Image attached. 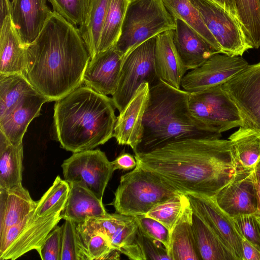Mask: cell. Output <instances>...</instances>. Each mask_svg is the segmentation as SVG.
I'll return each mask as SVG.
<instances>
[{"label":"cell","mask_w":260,"mask_h":260,"mask_svg":"<svg viewBox=\"0 0 260 260\" xmlns=\"http://www.w3.org/2000/svg\"><path fill=\"white\" fill-rule=\"evenodd\" d=\"M191 225L200 260H237L231 250L193 212Z\"/></svg>","instance_id":"d4e9b609"},{"label":"cell","mask_w":260,"mask_h":260,"mask_svg":"<svg viewBox=\"0 0 260 260\" xmlns=\"http://www.w3.org/2000/svg\"><path fill=\"white\" fill-rule=\"evenodd\" d=\"M137 164L182 193L213 198L236 173L228 140L188 138L147 152H136Z\"/></svg>","instance_id":"6da1fadb"},{"label":"cell","mask_w":260,"mask_h":260,"mask_svg":"<svg viewBox=\"0 0 260 260\" xmlns=\"http://www.w3.org/2000/svg\"><path fill=\"white\" fill-rule=\"evenodd\" d=\"M36 202L22 185L0 188V237L34 211Z\"/></svg>","instance_id":"603a6c76"},{"label":"cell","mask_w":260,"mask_h":260,"mask_svg":"<svg viewBox=\"0 0 260 260\" xmlns=\"http://www.w3.org/2000/svg\"><path fill=\"white\" fill-rule=\"evenodd\" d=\"M61 167L67 182L87 189L102 201L114 171L111 161L100 149L73 153L64 160Z\"/></svg>","instance_id":"30bf717a"},{"label":"cell","mask_w":260,"mask_h":260,"mask_svg":"<svg viewBox=\"0 0 260 260\" xmlns=\"http://www.w3.org/2000/svg\"><path fill=\"white\" fill-rule=\"evenodd\" d=\"M155 39L156 36L146 41L124 57L117 87L111 98L119 112L142 83L147 82L150 87L160 80L155 66Z\"/></svg>","instance_id":"ba28073f"},{"label":"cell","mask_w":260,"mask_h":260,"mask_svg":"<svg viewBox=\"0 0 260 260\" xmlns=\"http://www.w3.org/2000/svg\"><path fill=\"white\" fill-rule=\"evenodd\" d=\"M178 193L137 164L121 176L112 205L118 213L145 215Z\"/></svg>","instance_id":"8992f818"},{"label":"cell","mask_w":260,"mask_h":260,"mask_svg":"<svg viewBox=\"0 0 260 260\" xmlns=\"http://www.w3.org/2000/svg\"><path fill=\"white\" fill-rule=\"evenodd\" d=\"M175 28V19L162 0H129L115 47L124 58L143 42Z\"/></svg>","instance_id":"5b68a950"},{"label":"cell","mask_w":260,"mask_h":260,"mask_svg":"<svg viewBox=\"0 0 260 260\" xmlns=\"http://www.w3.org/2000/svg\"><path fill=\"white\" fill-rule=\"evenodd\" d=\"M258 3H259V11H260V0H258Z\"/></svg>","instance_id":"f907efd6"},{"label":"cell","mask_w":260,"mask_h":260,"mask_svg":"<svg viewBox=\"0 0 260 260\" xmlns=\"http://www.w3.org/2000/svg\"><path fill=\"white\" fill-rule=\"evenodd\" d=\"M52 12L47 5V0L12 1L11 18L24 46L37 39Z\"/></svg>","instance_id":"ac0fdd59"},{"label":"cell","mask_w":260,"mask_h":260,"mask_svg":"<svg viewBox=\"0 0 260 260\" xmlns=\"http://www.w3.org/2000/svg\"><path fill=\"white\" fill-rule=\"evenodd\" d=\"M162 1L174 18L179 19L185 22L220 53H222L217 42L207 27L199 11L189 0Z\"/></svg>","instance_id":"1f68e13d"},{"label":"cell","mask_w":260,"mask_h":260,"mask_svg":"<svg viewBox=\"0 0 260 260\" xmlns=\"http://www.w3.org/2000/svg\"><path fill=\"white\" fill-rule=\"evenodd\" d=\"M11 7V2L9 0H0V21L10 14Z\"/></svg>","instance_id":"7dc6e473"},{"label":"cell","mask_w":260,"mask_h":260,"mask_svg":"<svg viewBox=\"0 0 260 260\" xmlns=\"http://www.w3.org/2000/svg\"><path fill=\"white\" fill-rule=\"evenodd\" d=\"M111 1L90 0L85 20L78 27L90 59L97 54L102 27Z\"/></svg>","instance_id":"f546056e"},{"label":"cell","mask_w":260,"mask_h":260,"mask_svg":"<svg viewBox=\"0 0 260 260\" xmlns=\"http://www.w3.org/2000/svg\"><path fill=\"white\" fill-rule=\"evenodd\" d=\"M232 218L235 227L241 237L260 250V220L254 214Z\"/></svg>","instance_id":"ab89813d"},{"label":"cell","mask_w":260,"mask_h":260,"mask_svg":"<svg viewBox=\"0 0 260 260\" xmlns=\"http://www.w3.org/2000/svg\"><path fill=\"white\" fill-rule=\"evenodd\" d=\"M36 90L24 75H0V120L26 95Z\"/></svg>","instance_id":"4dcf8cb0"},{"label":"cell","mask_w":260,"mask_h":260,"mask_svg":"<svg viewBox=\"0 0 260 260\" xmlns=\"http://www.w3.org/2000/svg\"><path fill=\"white\" fill-rule=\"evenodd\" d=\"M144 248L147 259H169L168 250L159 241L143 235Z\"/></svg>","instance_id":"7bdbcfd3"},{"label":"cell","mask_w":260,"mask_h":260,"mask_svg":"<svg viewBox=\"0 0 260 260\" xmlns=\"http://www.w3.org/2000/svg\"><path fill=\"white\" fill-rule=\"evenodd\" d=\"M56 12L69 22L80 26L86 17L90 0H48Z\"/></svg>","instance_id":"74e56055"},{"label":"cell","mask_w":260,"mask_h":260,"mask_svg":"<svg viewBox=\"0 0 260 260\" xmlns=\"http://www.w3.org/2000/svg\"><path fill=\"white\" fill-rule=\"evenodd\" d=\"M26 46L21 43L10 14L0 21V75L24 74Z\"/></svg>","instance_id":"7402d4cb"},{"label":"cell","mask_w":260,"mask_h":260,"mask_svg":"<svg viewBox=\"0 0 260 260\" xmlns=\"http://www.w3.org/2000/svg\"><path fill=\"white\" fill-rule=\"evenodd\" d=\"M109 241L113 248L129 259L147 260L144 248L143 234L136 217L130 216Z\"/></svg>","instance_id":"83f0119b"},{"label":"cell","mask_w":260,"mask_h":260,"mask_svg":"<svg viewBox=\"0 0 260 260\" xmlns=\"http://www.w3.org/2000/svg\"><path fill=\"white\" fill-rule=\"evenodd\" d=\"M114 170H130L137 165L135 156L128 153H122L111 161Z\"/></svg>","instance_id":"ee69618b"},{"label":"cell","mask_w":260,"mask_h":260,"mask_svg":"<svg viewBox=\"0 0 260 260\" xmlns=\"http://www.w3.org/2000/svg\"><path fill=\"white\" fill-rule=\"evenodd\" d=\"M228 139L233 147L236 171L253 169L260 159V133L240 126Z\"/></svg>","instance_id":"484cf974"},{"label":"cell","mask_w":260,"mask_h":260,"mask_svg":"<svg viewBox=\"0 0 260 260\" xmlns=\"http://www.w3.org/2000/svg\"><path fill=\"white\" fill-rule=\"evenodd\" d=\"M253 172L258 192L260 193V159L255 166Z\"/></svg>","instance_id":"c3c4849f"},{"label":"cell","mask_w":260,"mask_h":260,"mask_svg":"<svg viewBox=\"0 0 260 260\" xmlns=\"http://www.w3.org/2000/svg\"><path fill=\"white\" fill-rule=\"evenodd\" d=\"M188 103L192 118L211 131L221 133L244 126L238 107L222 85L189 93Z\"/></svg>","instance_id":"52a82bcc"},{"label":"cell","mask_w":260,"mask_h":260,"mask_svg":"<svg viewBox=\"0 0 260 260\" xmlns=\"http://www.w3.org/2000/svg\"><path fill=\"white\" fill-rule=\"evenodd\" d=\"M224 9L232 16L238 19L235 6L232 0H210Z\"/></svg>","instance_id":"bcb514c9"},{"label":"cell","mask_w":260,"mask_h":260,"mask_svg":"<svg viewBox=\"0 0 260 260\" xmlns=\"http://www.w3.org/2000/svg\"><path fill=\"white\" fill-rule=\"evenodd\" d=\"M222 87L238 107L244 126L260 133V61L249 65Z\"/></svg>","instance_id":"4fadbf2b"},{"label":"cell","mask_w":260,"mask_h":260,"mask_svg":"<svg viewBox=\"0 0 260 260\" xmlns=\"http://www.w3.org/2000/svg\"><path fill=\"white\" fill-rule=\"evenodd\" d=\"M135 217L138 220L143 234L160 241L168 251L171 241V233L169 230L154 218L145 215Z\"/></svg>","instance_id":"60d3db41"},{"label":"cell","mask_w":260,"mask_h":260,"mask_svg":"<svg viewBox=\"0 0 260 260\" xmlns=\"http://www.w3.org/2000/svg\"><path fill=\"white\" fill-rule=\"evenodd\" d=\"M253 169L236 172L233 179L212 198L232 218L255 214L258 206V192Z\"/></svg>","instance_id":"5bb4252c"},{"label":"cell","mask_w":260,"mask_h":260,"mask_svg":"<svg viewBox=\"0 0 260 260\" xmlns=\"http://www.w3.org/2000/svg\"><path fill=\"white\" fill-rule=\"evenodd\" d=\"M189 1L199 11L222 53L242 56L245 51L252 49L236 18L210 0Z\"/></svg>","instance_id":"8fae6325"},{"label":"cell","mask_w":260,"mask_h":260,"mask_svg":"<svg viewBox=\"0 0 260 260\" xmlns=\"http://www.w3.org/2000/svg\"><path fill=\"white\" fill-rule=\"evenodd\" d=\"M61 228L56 225L48 235L38 251L42 260H61Z\"/></svg>","instance_id":"b9f144b4"},{"label":"cell","mask_w":260,"mask_h":260,"mask_svg":"<svg viewBox=\"0 0 260 260\" xmlns=\"http://www.w3.org/2000/svg\"><path fill=\"white\" fill-rule=\"evenodd\" d=\"M150 94L147 82L142 83L119 112L114 128L113 137L120 145L129 146L136 152L143 133V121Z\"/></svg>","instance_id":"2e32d148"},{"label":"cell","mask_w":260,"mask_h":260,"mask_svg":"<svg viewBox=\"0 0 260 260\" xmlns=\"http://www.w3.org/2000/svg\"><path fill=\"white\" fill-rule=\"evenodd\" d=\"M129 0H112L102 27L97 54L114 47L121 34Z\"/></svg>","instance_id":"d6a6232c"},{"label":"cell","mask_w":260,"mask_h":260,"mask_svg":"<svg viewBox=\"0 0 260 260\" xmlns=\"http://www.w3.org/2000/svg\"><path fill=\"white\" fill-rule=\"evenodd\" d=\"M34 211L0 237L1 260H14L32 250L38 251L62 219V211L40 217L34 216Z\"/></svg>","instance_id":"9c48e42d"},{"label":"cell","mask_w":260,"mask_h":260,"mask_svg":"<svg viewBox=\"0 0 260 260\" xmlns=\"http://www.w3.org/2000/svg\"><path fill=\"white\" fill-rule=\"evenodd\" d=\"M249 65L242 56L216 53L199 67L187 72L181 87L183 90L193 93L222 85Z\"/></svg>","instance_id":"7c38bea8"},{"label":"cell","mask_w":260,"mask_h":260,"mask_svg":"<svg viewBox=\"0 0 260 260\" xmlns=\"http://www.w3.org/2000/svg\"><path fill=\"white\" fill-rule=\"evenodd\" d=\"M189 94L161 80L150 87L142 139L135 153L149 152L185 139L220 138L221 133L209 130L192 118L188 108Z\"/></svg>","instance_id":"277c9868"},{"label":"cell","mask_w":260,"mask_h":260,"mask_svg":"<svg viewBox=\"0 0 260 260\" xmlns=\"http://www.w3.org/2000/svg\"><path fill=\"white\" fill-rule=\"evenodd\" d=\"M23 158L22 143L13 144L0 131V188L22 185Z\"/></svg>","instance_id":"4316f807"},{"label":"cell","mask_w":260,"mask_h":260,"mask_svg":"<svg viewBox=\"0 0 260 260\" xmlns=\"http://www.w3.org/2000/svg\"><path fill=\"white\" fill-rule=\"evenodd\" d=\"M48 100L37 90L25 95L11 112L0 120V131L14 145L22 143L30 122L40 114Z\"/></svg>","instance_id":"d6986e66"},{"label":"cell","mask_w":260,"mask_h":260,"mask_svg":"<svg viewBox=\"0 0 260 260\" xmlns=\"http://www.w3.org/2000/svg\"><path fill=\"white\" fill-rule=\"evenodd\" d=\"M258 198H259V201H258V208H257V210L256 213L254 214L260 220V193H258Z\"/></svg>","instance_id":"681fc988"},{"label":"cell","mask_w":260,"mask_h":260,"mask_svg":"<svg viewBox=\"0 0 260 260\" xmlns=\"http://www.w3.org/2000/svg\"><path fill=\"white\" fill-rule=\"evenodd\" d=\"M70 190L63 209L62 219L77 223L108 215L102 200L87 189L76 184L69 183Z\"/></svg>","instance_id":"cb8c5ba5"},{"label":"cell","mask_w":260,"mask_h":260,"mask_svg":"<svg viewBox=\"0 0 260 260\" xmlns=\"http://www.w3.org/2000/svg\"><path fill=\"white\" fill-rule=\"evenodd\" d=\"M238 19L252 48L260 47V11L258 0H232Z\"/></svg>","instance_id":"e575fe53"},{"label":"cell","mask_w":260,"mask_h":260,"mask_svg":"<svg viewBox=\"0 0 260 260\" xmlns=\"http://www.w3.org/2000/svg\"><path fill=\"white\" fill-rule=\"evenodd\" d=\"M78 234L86 251L88 260L104 259L109 253L115 249L112 247L108 239L103 234L93 233L83 234L78 232Z\"/></svg>","instance_id":"f35d334b"},{"label":"cell","mask_w":260,"mask_h":260,"mask_svg":"<svg viewBox=\"0 0 260 260\" xmlns=\"http://www.w3.org/2000/svg\"><path fill=\"white\" fill-rule=\"evenodd\" d=\"M64 220L61 226V260H88L78 234L77 223L70 219Z\"/></svg>","instance_id":"8d00e7d4"},{"label":"cell","mask_w":260,"mask_h":260,"mask_svg":"<svg viewBox=\"0 0 260 260\" xmlns=\"http://www.w3.org/2000/svg\"><path fill=\"white\" fill-rule=\"evenodd\" d=\"M193 213L201 218L223 243L234 253L237 260H243V238L236 230L233 218L206 196L186 193Z\"/></svg>","instance_id":"9a60e30c"},{"label":"cell","mask_w":260,"mask_h":260,"mask_svg":"<svg viewBox=\"0 0 260 260\" xmlns=\"http://www.w3.org/2000/svg\"><path fill=\"white\" fill-rule=\"evenodd\" d=\"M193 211L186 194L178 193L153 208L145 216L164 224L171 233L174 228L185 221H191Z\"/></svg>","instance_id":"f1b7e54d"},{"label":"cell","mask_w":260,"mask_h":260,"mask_svg":"<svg viewBox=\"0 0 260 260\" xmlns=\"http://www.w3.org/2000/svg\"><path fill=\"white\" fill-rule=\"evenodd\" d=\"M191 223V220L182 222L171 232L168 251L171 260H200Z\"/></svg>","instance_id":"836d02e7"},{"label":"cell","mask_w":260,"mask_h":260,"mask_svg":"<svg viewBox=\"0 0 260 260\" xmlns=\"http://www.w3.org/2000/svg\"><path fill=\"white\" fill-rule=\"evenodd\" d=\"M243 260H260V250L245 239L242 240Z\"/></svg>","instance_id":"f6af8a7d"},{"label":"cell","mask_w":260,"mask_h":260,"mask_svg":"<svg viewBox=\"0 0 260 260\" xmlns=\"http://www.w3.org/2000/svg\"><path fill=\"white\" fill-rule=\"evenodd\" d=\"M174 19V43L187 71L199 67L213 55L220 53L185 22Z\"/></svg>","instance_id":"44dd1931"},{"label":"cell","mask_w":260,"mask_h":260,"mask_svg":"<svg viewBox=\"0 0 260 260\" xmlns=\"http://www.w3.org/2000/svg\"><path fill=\"white\" fill-rule=\"evenodd\" d=\"M174 30H168L156 36L155 66L161 81L174 88L181 89L182 79L187 70L175 46Z\"/></svg>","instance_id":"ffe728a7"},{"label":"cell","mask_w":260,"mask_h":260,"mask_svg":"<svg viewBox=\"0 0 260 260\" xmlns=\"http://www.w3.org/2000/svg\"><path fill=\"white\" fill-rule=\"evenodd\" d=\"M124 60L115 46L96 54L85 70L83 83L103 95H112L117 87Z\"/></svg>","instance_id":"e0dca14e"},{"label":"cell","mask_w":260,"mask_h":260,"mask_svg":"<svg viewBox=\"0 0 260 260\" xmlns=\"http://www.w3.org/2000/svg\"><path fill=\"white\" fill-rule=\"evenodd\" d=\"M26 54L24 75L48 102L81 86L90 59L79 28L54 11Z\"/></svg>","instance_id":"7a4b0ae2"},{"label":"cell","mask_w":260,"mask_h":260,"mask_svg":"<svg viewBox=\"0 0 260 260\" xmlns=\"http://www.w3.org/2000/svg\"><path fill=\"white\" fill-rule=\"evenodd\" d=\"M115 108L112 98L86 86L56 101L54 127L61 147L76 153L104 144L113 137Z\"/></svg>","instance_id":"3957f363"},{"label":"cell","mask_w":260,"mask_h":260,"mask_svg":"<svg viewBox=\"0 0 260 260\" xmlns=\"http://www.w3.org/2000/svg\"><path fill=\"white\" fill-rule=\"evenodd\" d=\"M70 185L64 179L58 176L52 185L45 192L41 199L36 201L34 216L40 217L52 213L62 211L65 206Z\"/></svg>","instance_id":"d590c367"}]
</instances>
